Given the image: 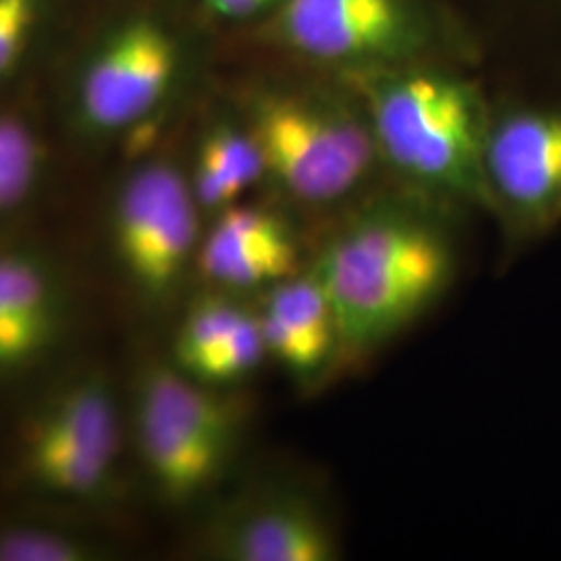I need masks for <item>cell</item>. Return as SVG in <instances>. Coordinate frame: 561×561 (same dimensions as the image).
Returning a JSON list of instances; mask_svg holds the SVG:
<instances>
[{
    "label": "cell",
    "mask_w": 561,
    "mask_h": 561,
    "mask_svg": "<svg viewBox=\"0 0 561 561\" xmlns=\"http://www.w3.org/2000/svg\"><path fill=\"white\" fill-rule=\"evenodd\" d=\"M266 171L254 136L217 129L202 141L196 169V201L206 208H227Z\"/></svg>",
    "instance_id": "cell-12"
},
{
    "label": "cell",
    "mask_w": 561,
    "mask_h": 561,
    "mask_svg": "<svg viewBox=\"0 0 561 561\" xmlns=\"http://www.w3.org/2000/svg\"><path fill=\"white\" fill-rule=\"evenodd\" d=\"M42 345V340L21 324L0 304V366H13L30 358Z\"/></svg>",
    "instance_id": "cell-21"
},
{
    "label": "cell",
    "mask_w": 561,
    "mask_h": 561,
    "mask_svg": "<svg viewBox=\"0 0 561 561\" xmlns=\"http://www.w3.org/2000/svg\"><path fill=\"white\" fill-rule=\"evenodd\" d=\"M213 11L225 18H248L259 13L273 0H206Z\"/></svg>",
    "instance_id": "cell-22"
},
{
    "label": "cell",
    "mask_w": 561,
    "mask_h": 561,
    "mask_svg": "<svg viewBox=\"0 0 561 561\" xmlns=\"http://www.w3.org/2000/svg\"><path fill=\"white\" fill-rule=\"evenodd\" d=\"M254 138L266 169L304 202L350 194L368 173L375 138L360 123L319 102L271 99L256 113Z\"/></svg>",
    "instance_id": "cell-3"
},
{
    "label": "cell",
    "mask_w": 561,
    "mask_h": 561,
    "mask_svg": "<svg viewBox=\"0 0 561 561\" xmlns=\"http://www.w3.org/2000/svg\"><path fill=\"white\" fill-rule=\"evenodd\" d=\"M285 30L300 50L319 59H354L398 41V0H287Z\"/></svg>",
    "instance_id": "cell-9"
},
{
    "label": "cell",
    "mask_w": 561,
    "mask_h": 561,
    "mask_svg": "<svg viewBox=\"0 0 561 561\" xmlns=\"http://www.w3.org/2000/svg\"><path fill=\"white\" fill-rule=\"evenodd\" d=\"M259 319L266 352L301 379L340 354L335 314L314 271L275 283Z\"/></svg>",
    "instance_id": "cell-8"
},
{
    "label": "cell",
    "mask_w": 561,
    "mask_h": 561,
    "mask_svg": "<svg viewBox=\"0 0 561 561\" xmlns=\"http://www.w3.org/2000/svg\"><path fill=\"white\" fill-rule=\"evenodd\" d=\"M30 437L80 445L113 458L117 447L113 403L99 387H78L48 408Z\"/></svg>",
    "instance_id": "cell-13"
},
{
    "label": "cell",
    "mask_w": 561,
    "mask_h": 561,
    "mask_svg": "<svg viewBox=\"0 0 561 561\" xmlns=\"http://www.w3.org/2000/svg\"><path fill=\"white\" fill-rule=\"evenodd\" d=\"M38 9L41 0H0V76L20 57Z\"/></svg>",
    "instance_id": "cell-20"
},
{
    "label": "cell",
    "mask_w": 561,
    "mask_h": 561,
    "mask_svg": "<svg viewBox=\"0 0 561 561\" xmlns=\"http://www.w3.org/2000/svg\"><path fill=\"white\" fill-rule=\"evenodd\" d=\"M202 273L227 287H264L294 277L298 243L277 215L227 206L201 248Z\"/></svg>",
    "instance_id": "cell-7"
},
{
    "label": "cell",
    "mask_w": 561,
    "mask_h": 561,
    "mask_svg": "<svg viewBox=\"0 0 561 561\" xmlns=\"http://www.w3.org/2000/svg\"><path fill=\"white\" fill-rule=\"evenodd\" d=\"M264 354L268 352L262 335L261 319L248 314L240 327L202 362L194 377L208 382L236 381L252 373Z\"/></svg>",
    "instance_id": "cell-17"
},
{
    "label": "cell",
    "mask_w": 561,
    "mask_h": 561,
    "mask_svg": "<svg viewBox=\"0 0 561 561\" xmlns=\"http://www.w3.org/2000/svg\"><path fill=\"white\" fill-rule=\"evenodd\" d=\"M484 173L493 208L522 240L561 222V108H518L486 136Z\"/></svg>",
    "instance_id": "cell-4"
},
{
    "label": "cell",
    "mask_w": 561,
    "mask_h": 561,
    "mask_svg": "<svg viewBox=\"0 0 561 561\" xmlns=\"http://www.w3.org/2000/svg\"><path fill=\"white\" fill-rule=\"evenodd\" d=\"M245 317L248 312L229 301L219 298L201 301L183 322L178 337V360L183 370L194 375Z\"/></svg>",
    "instance_id": "cell-15"
},
{
    "label": "cell",
    "mask_w": 561,
    "mask_h": 561,
    "mask_svg": "<svg viewBox=\"0 0 561 561\" xmlns=\"http://www.w3.org/2000/svg\"><path fill=\"white\" fill-rule=\"evenodd\" d=\"M373 138L405 175L493 208L484 129L474 94L442 76L387 81L370 104Z\"/></svg>",
    "instance_id": "cell-2"
},
{
    "label": "cell",
    "mask_w": 561,
    "mask_h": 561,
    "mask_svg": "<svg viewBox=\"0 0 561 561\" xmlns=\"http://www.w3.org/2000/svg\"><path fill=\"white\" fill-rule=\"evenodd\" d=\"M222 553L238 561H333L337 539L319 507L279 497L243 514L222 537Z\"/></svg>",
    "instance_id": "cell-11"
},
{
    "label": "cell",
    "mask_w": 561,
    "mask_h": 561,
    "mask_svg": "<svg viewBox=\"0 0 561 561\" xmlns=\"http://www.w3.org/2000/svg\"><path fill=\"white\" fill-rule=\"evenodd\" d=\"M32 474L46 486L62 493H88L96 489L108 470L111 458L69 443L27 439Z\"/></svg>",
    "instance_id": "cell-14"
},
{
    "label": "cell",
    "mask_w": 561,
    "mask_h": 561,
    "mask_svg": "<svg viewBox=\"0 0 561 561\" xmlns=\"http://www.w3.org/2000/svg\"><path fill=\"white\" fill-rule=\"evenodd\" d=\"M80 558V549L73 542L55 535L18 530L0 537V560L71 561Z\"/></svg>",
    "instance_id": "cell-19"
},
{
    "label": "cell",
    "mask_w": 561,
    "mask_h": 561,
    "mask_svg": "<svg viewBox=\"0 0 561 561\" xmlns=\"http://www.w3.org/2000/svg\"><path fill=\"white\" fill-rule=\"evenodd\" d=\"M456 256L437 225L382 208L350 222L314 268L329 296L340 354L381 347L442 298Z\"/></svg>",
    "instance_id": "cell-1"
},
{
    "label": "cell",
    "mask_w": 561,
    "mask_h": 561,
    "mask_svg": "<svg viewBox=\"0 0 561 561\" xmlns=\"http://www.w3.org/2000/svg\"><path fill=\"white\" fill-rule=\"evenodd\" d=\"M175 46L152 21L121 27L90 62L81 83L85 119L101 129H119L150 113L171 85Z\"/></svg>",
    "instance_id": "cell-6"
},
{
    "label": "cell",
    "mask_w": 561,
    "mask_h": 561,
    "mask_svg": "<svg viewBox=\"0 0 561 561\" xmlns=\"http://www.w3.org/2000/svg\"><path fill=\"white\" fill-rule=\"evenodd\" d=\"M138 435L150 474L164 495L178 502L210 486L231 449V442L146 401L138 410Z\"/></svg>",
    "instance_id": "cell-10"
},
{
    "label": "cell",
    "mask_w": 561,
    "mask_h": 561,
    "mask_svg": "<svg viewBox=\"0 0 561 561\" xmlns=\"http://www.w3.org/2000/svg\"><path fill=\"white\" fill-rule=\"evenodd\" d=\"M0 304L42 341L53 322L48 289L41 273L15 259H0Z\"/></svg>",
    "instance_id": "cell-16"
},
{
    "label": "cell",
    "mask_w": 561,
    "mask_h": 561,
    "mask_svg": "<svg viewBox=\"0 0 561 561\" xmlns=\"http://www.w3.org/2000/svg\"><path fill=\"white\" fill-rule=\"evenodd\" d=\"M38 169V146L13 119H0V210L20 202Z\"/></svg>",
    "instance_id": "cell-18"
},
{
    "label": "cell",
    "mask_w": 561,
    "mask_h": 561,
    "mask_svg": "<svg viewBox=\"0 0 561 561\" xmlns=\"http://www.w3.org/2000/svg\"><path fill=\"white\" fill-rule=\"evenodd\" d=\"M198 240L196 201L180 173L152 164L127 183L117 210V245L134 279L164 294Z\"/></svg>",
    "instance_id": "cell-5"
}]
</instances>
